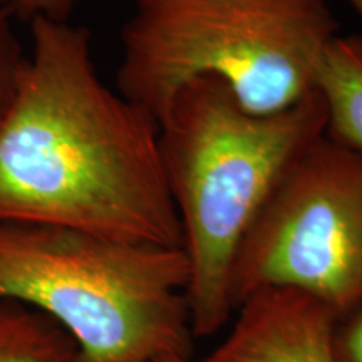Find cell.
<instances>
[{
  "label": "cell",
  "mask_w": 362,
  "mask_h": 362,
  "mask_svg": "<svg viewBox=\"0 0 362 362\" xmlns=\"http://www.w3.org/2000/svg\"><path fill=\"white\" fill-rule=\"evenodd\" d=\"M156 362H193L192 356H166Z\"/></svg>",
  "instance_id": "12"
},
{
  "label": "cell",
  "mask_w": 362,
  "mask_h": 362,
  "mask_svg": "<svg viewBox=\"0 0 362 362\" xmlns=\"http://www.w3.org/2000/svg\"><path fill=\"white\" fill-rule=\"evenodd\" d=\"M30 35L0 126V223L181 248L158 121L101 79L88 29L37 16Z\"/></svg>",
  "instance_id": "1"
},
{
  "label": "cell",
  "mask_w": 362,
  "mask_h": 362,
  "mask_svg": "<svg viewBox=\"0 0 362 362\" xmlns=\"http://www.w3.org/2000/svg\"><path fill=\"white\" fill-rule=\"evenodd\" d=\"M260 288L304 292L339 320L361 309L362 153L324 133L293 158L238 248L233 310Z\"/></svg>",
  "instance_id": "5"
},
{
  "label": "cell",
  "mask_w": 362,
  "mask_h": 362,
  "mask_svg": "<svg viewBox=\"0 0 362 362\" xmlns=\"http://www.w3.org/2000/svg\"><path fill=\"white\" fill-rule=\"evenodd\" d=\"M346 2L349 4V6L352 7V11H354L362 21V0H346Z\"/></svg>",
  "instance_id": "13"
},
{
  "label": "cell",
  "mask_w": 362,
  "mask_h": 362,
  "mask_svg": "<svg viewBox=\"0 0 362 362\" xmlns=\"http://www.w3.org/2000/svg\"><path fill=\"white\" fill-rule=\"evenodd\" d=\"M334 351L337 362H362V307L337 320Z\"/></svg>",
  "instance_id": "10"
},
{
  "label": "cell",
  "mask_w": 362,
  "mask_h": 362,
  "mask_svg": "<svg viewBox=\"0 0 362 362\" xmlns=\"http://www.w3.org/2000/svg\"><path fill=\"white\" fill-rule=\"evenodd\" d=\"M121 30L117 90L156 121L185 84L214 78L269 115L315 89L339 34L327 0H133Z\"/></svg>",
  "instance_id": "3"
},
{
  "label": "cell",
  "mask_w": 362,
  "mask_h": 362,
  "mask_svg": "<svg viewBox=\"0 0 362 362\" xmlns=\"http://www.w3.org/2000/svg\"><path fill=\"white\" fill-rule=\"evenodd\" d=\"M158 126L188 260L193 337H210L233 317L230 282L243 238L293 158L325 133L327 115L317 90L260 115L218 79L200 78L178 90Z\"/></svg>",
  "instance_id": "2"
},
{
  "label": "cell",
  "mask_w": 362,
  "mask_h": 362,
  "mask_svg": "<svg viewBox=\"0 0 362 362\" xmlns=\"http://www.w3.org/2000/svg\"><path fill=\"white\" fill-rule=\"evenodd\" d=\"M0 362H84L78 344L51 317L0 300Z\"/></svg>",
  "instance_id": "8"
},
{
  "label": "cell",
  "mask_w": 362,
  "mask_h": 362,
  "mask_svg": "<svg viewBox=\"0 0 362 362\" xmlns=\"http://www.w3.org/2000/svg\"><path fill=\"white\" fill-rule=\"evenodd\" d=\"M27 56L13 29L11 7H0V126L11 110L19 88Z\"/></svg>",
  "instance_id": "9"
},
{
  "label": "cell",
  "mask_w": 362,
  "mask_h": 362,
  "mask_svg": "<svg viewBox=\"0 0 362 362\" xmlns=\"http://www.w3.org/2000/svg\"><path fill=\"white\" fill-rule=\"evenodd\" d=\"M337 320L304 292L260 288L240 302L228 334L193 362H337Z\"/></svg>",
  "instance_id": "6"
},
{
  "label": "cell",
  "mask_w": 362,
  "mask_h": 362,
  "mask_svg": "<svg viewBox=\"0 0 362 362\" xmlns=\"http://www.w3.org/2000/svg\"><path fill=\"white\" fill-rule=\"evenodd\" d=\"M188 280L183 248L0 223V300L51 317L84 362L192 356Z\"/></svg>",
  "instance_id": "4"
},
{
  "label": "cell",
  "mask_w": 362,
  "mask_h": 362,
  "mask_svg": "<svg viewBox=\"0 0 362 362\" xmlns=\"http://www.w3.org/2000/svg\"><path fill=\"white\" fill-rule=\"evenodd\" d=\"M315 89L327 115L325 134L362 153V35L332 39L320 59Z\"/></svg>",
  "instance_id": "7"
},
{
  "label": "cell",
  "mask_w": 362,
  "mask_h": 362,
  "mask_svg": "<svg viewBox=\"0 0 362 362\" xmlns=\"http://www.w3.org/2000/svg\"><path fill=\"white\" fill-rule=\"evenodd\" d=\"M78 0H13L11 11L24 19L42 16L54 21H67Z\"/></svg>",
  "instance_id": "11"
},
{
  "label": "cell",
  "mask_w": 362,
  "mask_h": 362,
  "mask_svg": "<svg viewBox=\"0 0 362 362\" xmlns=\"http://www.w3.org/2000/svg\"><path fill=\"white\" fill-rule=\"evenodd\" d=\"M12 2H13V0H0V4H2L4 7H11Z\"/></svg>",
  "instance_id": "14"
}]
</instances>
